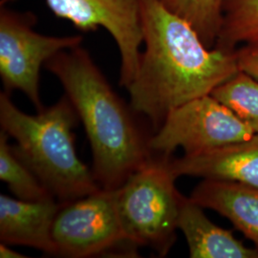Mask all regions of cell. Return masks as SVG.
Wrapping results in <instances>:
<instances>
[{
    "label": "cell",
    "mask_w": 258,
    "mask_h": 258,
    "mask_svg": "<svg viewBox=\"0 0 258 258\" xmlns=\"http://www.w3.org/2000/svg\"><path fill=\"white\" fill-rule=\"evenodd\" d=\"M212 97L230 108L255 134H258V82L245 73L237 72L217 86Z\"/></svg>",
    "instance_id": "9a60e30c"
},
{
    "label": "cell",
    "mask_w": 258,
    "mask_h": 258,
    "mask_svg": "<svg viewBox=\"0 0 258 258\" xmlns=\"http://www.w3.org/2000/svg\"><path fill=\"white\" fill-rule=\"evenodd\" d=\"M37 18L1 4L0 9V76L5 92L19 90L36 107L44 106L39 96V72L55 54L82 45V36L49 37L33 27Z\"/></svg>",
    "instance_id": "52a82bcc"
},
{
    "label": "cell",
    "mask_w": 258,
    "mask_h": 258,
    "mask_svg": "<svg viewBox=\"0 0 258 258\" xmlns=\"http://www.w3.org/2000/svg\"><path fill=\"white\" fill-rule=\"evenodd\" d=\"M145 51L127 90L130 105L153 134L176 107L211 95L239 72L237 52L210 49L161 0H141Z\"/></svg>",
    "instance_id": "6da1fadb"
},
{
    "label": "cell",
    "mask_w": 258,
    "mask_h": 258,
    "mask_svg": "<svg viewBox=\"0 0 258 258\" xmlns=\"http://www.w3.org/2000/svg\"><path fill=\"white\" fill-rule=\"evenodd\" d=\"M10 245L1 243L0 244V257L1 258H25L26 255L12 249Z\"/></svg>",
    "instance_id": "ac0fdd59"
},
{
    "label": "cell",
    "mask_w": 258,
    "mask_h": 258,
    "mask_svg": "<svg viewBox=\"0 0 258 258\" xmlns=\"http://www.w3.org/2000/svg\"><path fill=\"white\" fill-rule=\"evenodd\" d=\"M168 166L176 178L194 176L258 187V134L197 155L171 157Z\"/></svg>",
    "instance_id": "9c48e42d"
},
{
    "label": "cell",
    "mask_w": 258,
    "mask_h": 258,
    "mask_svg": "<svg viewBox=\"0 0 258 258\" xmlns=\"http://www.w3.org/2000/svg\"><path fill=\"white\" fill-rule=\"evenodd\" d=\"M255 133L226 105L206 95L174 108L151 134L149 147L156 155L171 157L177 148L197 155L246 141Z\"/></svg>",
    "instance_id": "8992f818"
},
{
    "label": "cell",
    "mask_w": 258,
    "mask_h": 258,
    "mask_svg": "<svg viewBox=\"0 0 258 258\" xmlns=\"http://www.w3.org/2000/svg\"><path fill=\"white\" fill-rule=\"evenodd\" d=\"M204 208L184 196L178 229L184 233L191 258H258V249L248 248L231 231L212 223Z\"/></svg>",
    "instance_id": "7c38bea8"
},
{
    "label": "cell",
    "mask_w": 258,
    "mask_h": 258,
    "mask_svg": "<svg viewBox=\"0 0 258 258\" xmlns=\"http://www.w3.org/2000/svg\"><path fill=\"white\" fill-rule=\"evenodd\" d=\"M60 82L83 123L92 150V173L98 184L116 190L156 154L149 147L151 133L139 116L114 91L87 50H63L45 63Z\"/></svg>",
    "instance_id": "7a4b0ae2"
},
{
    "label": "cell",
    "mask_w": 258,
    "mask_h": 258,
    "mask_svg": "<svg viewBox=\"0 0 258 258\" xmlns=\"http://www.w3.org/2000/svg\"><path fill=\"white\" fill-rule=\"evenodd\" d=\"M166 8L185 19L208 48L215 46L221 27L225 0H161Z\"/></svg>",
    "instance_id": "2e32d148"
},
{
    "label": "cell",
    "mask_w": 258,
    "mask_h": 258,
    "mask_svg": "<svg viewBox=\"0 0 258 258\" xmlns=\"http://www.w3.org/2000/svg\"><path fill=\"white\" fill-rule=\"evenodd\" d=\"M15 0H2L6 4ZM56 17L71 21L83 32L104 28L120 54V85L127 89L140 63L144 42L141 0H45Z\"/></svg>",
    "instance_id": "ba28073f"
},
{
    "label": "cell",
    "mask_w": 258,
    "mask_h": 258,
    "mask_svg": "<svg viewBox=\"0 0 258 258\" xmlns=\"http://www.w3.org/2000/svg\"><path fill=\"white\" fill-rule=\"evenodd\" d=\"M7 133L0 132V180L8 184L12 194L26 201L54 197L27 164L9 144ZM55 198V197H54Z\"/></svg>",
    "instance_id": "5bb4252c"
},
{
    "label": "cell",
    "mask_w": 258,
    "mask_h": 258,
    "mask_svg": "<svg viewBox=\"0 0 258 258\" xmlns=\"http://www.w3.org/2000/svg\"><path fill=\"white\" fill-rule=\"evenodd\" d=\"M80 119L63 95L36 115L19 109L9 93H0L1 130L16 140V153L59 203L71 202L102 187L76 151L74 128Z\"/></svg>",
    "instance_id": "3957f363"
},
{
    "label": "cell",
    "mask_w": 258,
    "mask_h": 258,
    "mask_svg": "<svg viewBox=\"0 0 258 258\" xmlns=\"http://www.w3.org/2000/svg\"><path fill=\"white\" fill-rule=\"evenodd\" d=\"M55 256L94 257L137 254L121 229L116 190L101 188L71 202L60 203L52 226Z\"/></svg>",
    "instance_id": "5b68a950"
},
{
    "label": "cell",
    "mask_w": 258,
    "mask_h": 258,
    "mask_svg": "<svg viewBox=\"0 0 258 258\" xmlns=\"http://www.w3.org/2000/svg\"><path fill=\"white\" fill-rule=\"evenodd\" d=\"M236 52L238 55L240 70L258 80V54L243 48Z\"/></svg>",
    "instance_id": "e0dca14e"
},
{
    "label": "cell",
    "mask_w": 258,
    "mask_h": 258,
    "mask_svg": "<svg viewBox=\"0 0 258 258\" xmlns=\"http://www.w3.org/2000/svg\"><path fill=\"white\" fill-rule=\"evenodd\" d=\"M239 44L258 54V0H225L215 48L234 52Z\"/></svg>",
    "instance_id": "4fadbf2b"
},
{
    "label": "cell",
    "mask_w": 258,
    "mask_h": 258,
    "mask_svg": "<svg viewBox=\"0 0 258 258\" xmlns=\"http://www.w3.org/2000/svg\"><path fill=\"white\" fill-rule=\"evenodd\" d=\"M171 157L156 155L116 189L117 211L129 243L164 257L175 243L181 202L170 171Z\"/></svg>",
    "instance_id": "277c9868"
},
{
    "label": "cell",
    "mask_w": 258,
    "mask_h": 258,
    "mask_svg": "<svg viewBox=\"0 0 258 258\" xmlns=\"http://www.w3.org/2000/svg\"><path fill=\"white\" fill-rule=\"evenodd\" d=\"M60 203L54 198L26 201L0 194V241L55 256L52 226Z\"/></svg>",
    "instance_id": "30bf717a"
},
{
    "label": "cell",
    "mask_w": 258,
    "mask_h": 258,
    "mask_svg": "<svg viewBox=\"0 0 258 258\" xmlns=\"http://www.w3.org/2000/svg\"><path fill=\"white\" fill-rule=\"evenodd\" d=\"M190 199L229 219L258 249V187L203 179L194 187Z\"/></svg>",
    "instance_id": "8fae6325"
}]
</instances>
